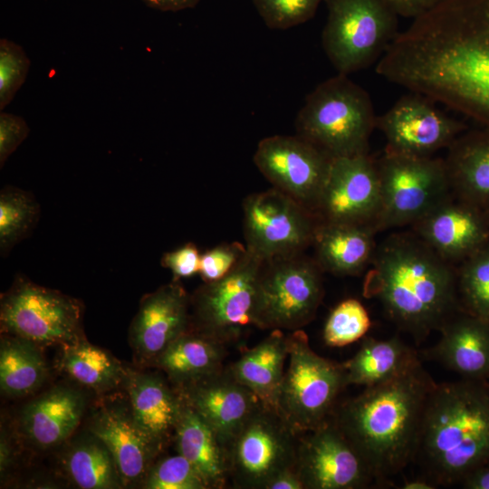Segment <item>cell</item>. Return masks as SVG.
<instances>
[{
	"label": "cell",
	"instance_id": "42",
	"mask_svg": "<svg viewBox=\"0 0 489 489\" xmlns=\"http://www.w3.org/2000/svg\"><path fill=\"white\" fill-rule=\"evenodd\" d=\"M201 254L193 243H187L176 250L165 253L161 265L173 273L174 280L191 277L199 273Z\"/></svg>",
	"mask_w": 489,
	"mask_h": 489
},
{
	"label": "cell",
	"instance_id": "41",
	"mask_svg": "<svg viewBox=\"0 0 489 489\" xmlns=\"http://www.w3.org/2000/svg\"><path fill=\"white\" fill-rule=\"evenodd\" d=\"M30 128L25 120L18 115L2 111L0 113V167L27 138Z\"/></svg>",
	"mask_w": 489,
	"mask_h": 489
},
{
	"label": "cell",
	"instance_id": "27",
	"mask_svg": "<svg viewBox=\"0 0 489 489\" xmlns=\"http://www.w3.org/2000/svg\"><path fill=\"white\" fill-rule=\"evenodd\" d=\"M174 438L178 454L199 473L207 488H225L230 480V454L216 431L185 401Z\"/></svg>",
	"mask_w": 489,
	"mask_h": 489
},
{
	"label": "cell",
	"instance_id": "15",
	"mask_svg": "<svg viewBox=\"0 0 489 489\" xmlns=\"http://www.w3.org/2000/svg\"><path fill=\"white\" fill-rule=\"evenodd\" d=\"M331 160L325 151L299 135L264 138L258 143L254 156L257 168L274 188L312 213Z\"/></svg>",
	"mask_w": 489,
	"mask_h": 489
},
{
	"label": "cell",
	"instance_id": "6",
	"mask_svg": "<svg viewBox=\"0 0 489 489\" xmlns=\"http://www.w3.org/2000/svg\"><path fill=\"white\" fill-rule=\"evenodd\" d=\"M289 364L278 390L275 409L299 434L329 421L348 386L342 363L317 354L302 329L287 335Z\"/></svg>",
	"mask_w": 489,
	"mask_h": 489
},
{
	"label": "cell",
	"instance_id": "11",
	"mask_svg": "<svg viewBox=\"0 0 489 489\" xmlns=\"http://www.w3.org/2000/svg\"><path fill=\"white\" fill-rule=\"evenodd\" d=\"M264 261L247 251L225 277L204 283L193 295L190 328L225 346L235 344L254 326L255 295Z\"/></svg>",
	"mask_w": 489,
	"mask_h": 489
},
{
	"label": "cell",
	"instance_id": "26",
	"mask_svg": "<svg viewBox=\"0 0 489 489\" xmlns=\"http://www.w3.org/2000/svg\"><path fill=\"white\" fill-rule=\"evenodd\" d=\"M85 398L77 389L58 386L30 401L23 409L21 424L26 436L43 447L65 441L78 427Z\"/></svg>",
	"mask_w": 489,
	"mask_h": 489
},
{
	"label": "cell",
	"instance_id": "24",
	"mask_svg": "<svg viewBox=\"0 0 489 489\" xmlns=\"http://www.w3.org/2000/svg\"><path fill=\"white\" fill-rule=\"evenodd\" d=\"M377 233L370 225L319 222L312 244L315 261L322 272L358 275L372 261Z\"/></svg>",
	"mask_w": 489,
	"mask_h": 489
},
{
	"label": "cell",
	"instance_id": "47",
	"mask_svg": "<svg viewBox=\"0 0 489 489\" xmlns=\"http://www.w3.org/2000/svg\"><path fill=\"white\" fill-rule=\"evenodd\" d=\"M12 462V450L11 446L8 443L5 432L1 433V444H0V471L1 475L7 472Z\"/></svg>",
	"mask_w": 489,
	"mask_h": 489
},
{
	"label": "cell",
	"instance_id": "36",
	"mask_svg": "<svg viewBox=\"0 0 489 489\" xmlns=\"http://www.w3.org/2000/svg\"><path fill=\"white\" fill-rule=\"evenodd\" d=\"M371 327L369 314L357 299L338 303L323 328V340L330 347H344L363 339Z\"/></svg>",
	"mask_w": 489,
	"mask_h": 489
},
{
	"label": "cell",
	"instance_id": "38",
	"mask_svg": "<svg viewBox=\"0 0 489 489\" xmlns=\"http://www.w3.org/2000/svg\"><path fill=\"white\" fill-rule=\"evenodd\" d=\"M31 61L21 45L0 40V110H3L24 83Z\"/></svg>",
	"mask_w": 489,
	"mask_h": 489
},
{
	"label": "cell",
	"instance_id": "33",
	"mask_svg": "<svg viewBox=\"0 0 489 489\" xmlns=\"http://www.w3.org/2000/svg\"><path fill=\"white\" fill-rule=\"evenodd\" d=\"M62 465L70 479L80 488L115 489L124 486L110 451L92 433L69 448Z\"/></svg>",
	"mask_w": 489,
	"mask_h": 489
},
{
	"label": "cell",
	"instance_id": "14",
	"mask_svg": "<svg viewBox=\"0 0 489 489\" xmlns=\"http://www.w3.org/2000/svg\"><path fill=\"white\" fill-rule=\"evenodd\" d=\"M295 468L304 489H361L378 485L369 464L331 418L301 434Z\"/></svg>",
	"mask_w": 489,
	"mask_h": 489
},
{
	"label": "cell",
	"instance_id": "4",
	"mask_svg": "<svg viewBox=\"0 0 489 489\" xmlns=\"http://www.w3.org/2000/svg\"><path fill=\"white\" fill-rule=\"evenodd\" d=\"M413 463L437 487L459 485L471 472L489 464V380L436 384Z\"/></svg>",
	"mask_w": 489,
	"mask_h": 489
},
{
	"label": "cell",
	"instance_id": "39",
	"mask_svg": "<svg viewBox=\"0 0 489 489\" xmlns=\"http://www.w3.org/2000/svg\"><path fill=\"white\" fill-rule=\"evenodd\" d=\"M264 24L284 30L310 20L325 0H252Z\"/></svg>",
	"mask_w": 489,
	"mask_h": 489
},
{
	"label": "cell",
	"instance_id": "49",
	"mask_svg": "<svg viewBox=\"0 0 489 489\" xmlns=\"http://www.w3.org/2000/svg\"><path fill=\"white\" fill-rule=\"evenodd\" d=\"M485 215H486V218H487V223H488V227H489V206L486 208L485 210Z\"/></svg>",
	"mask_w": 489,
	"mask_h": 489
},
{
	"label": "cell",
	"instance_id": "34",
	"mask_svg": "<svg viewBox=\"0 0 489 489\" xmlns=\"http://www.w3.org/2000/svg\"><path fill=\"white\" fill-rule=\"evenodd\" d=\"M40 215L34 196L14 186L0 191V253L6 256L34 229Z\"/></svg>",
	"mask_w": 489,
	"mask_h": 489
},
{
	"label": "cell",
	"instance_id": "37",
	"mask_svg": "<svg viewBox=\"0 0 489 489\" xmlns=\"http://www.w3.org/2000/svg\"><path fill=\"white\" fill-rule=\"evenodd\" d=\"M143 485L147 489H208L197 469L178 453L153 464Z\"/></svg>",
	"mask_w": 489,
	"mask_h": 489
},
{
	"label": "cell",
	"instance_id": "21",
	"mask_svg": "<svg viewBox=\"0 0 489 489\" xmlns=\"http://www.w3.org/2000/svg\"><path fill=\"white\" fill-rule=\"evenodd\" d=\"M90 430L110 451L124 486L144 482L161 446L138 424L129 402L102 405Z\"/></svg>",
	"mask_w": 489,
	"mask_h": 489
},
{
	"label": "cell",
	"instance_id": "9",
	"mask_svg": "<svg viewBox=\"0 0 489 489\" xmlns=\"http://www.w3.org/2000/svg\"><path fill=\"white\" fill-rule=\"evenodd\" d=\"M315 260L299 254L264 262L259 275L254 326L301 330L315 317L324 288Z\"/></svg>",
	"mask_w": 489,
	"mask_h": 489
},
{
	"label": "cell",
	"instance_id": "43",
	"mask_svg": "<svg viewBox=\"0 0 489 489\" xmlns=\"http://www.w3.org/2000/svg\"><path fill=\"white\" fill-rule=\"evenodd\" d=\"M398 16L415 19L439 0H385Z\"/></svg>",
	"mask_w": 489,
	"mask_h": 489
},
{
	"label": "cell",
	"instance_id": "1",
	"mask_svg": "<svg viewBox=\"0 0 489 489\" xmlns=\"http://www.w3.org/2000/svg\"><path fill=\"white\" fill-rule=\"evenodd\" d=\"M376 72L489 128V0H439L397 34Z\"/></svg>",
	"mask_w": 489,
	"mask_h": 489
},
{
	"label": "cell",
	"instance_id": "17",
	"mask_svg": "<svg viewBox=\"0 0 489 489\" xmlns=\"http://www.w3.org/2000/svg\"><path fill=\"white\" fill-rule=\"evenodd\" d=\"M435 103L411 92L378 117L376 127L386 138V150L428 157L440 149L448 148L466 130L464 122L443 113Z\"/></svg>",
	"mask_w": 489,
	"mask_h": 489
},
{
	"label": "cell",
	"instance_id": "44",
	"mask_svg": "<svg viewBox=\"0 0 489 489\" xmlns=\"http://www.w3.org/2000/svg\"><path fill=\"white\" fill-rule=\"evenodd\" d=\"M264 489H304L295 467L285 469L274 475Z\"/></svg>",
	"mask_w": 489,
	"mask_h": 489
},
{
	"label": "cell",
	"instance_id": "35",
	"mask_svg": "<svg viewBox=\"0 0 489 489\" xmlns=\"http://www.w3.org/2000/svg\"><path fill=\"white\" fill-rule=\"evenodd\" d=\"M460 309L489 319V243L456 265Z\"/></svg>",
	"mask_w": 489,
	"mask_h": 489
},
{
	"label": "cell",
	"instance_id": "10",
	"mask_svg": "<svg viewBox=\"0 0 489 489\" xmlns=\"http://www.w3.org/2000/svg\"><path fill=\"white\" fill-rule=\"evenodd\" d=\"M82 317V307L77 299L21 275L1 297L2 332L38 346H62L81 339Z\"/></svg>",
	"mask_w": 489,
	"mask_h": 489
},
{
	"label": "cell",
	"instance_id": "2",
	"mask_svg": "<svg viewBox=\"0 0 489 489\" xmlns=\"http://www.w3.org/2000/svg\"><path fill=\"white\" fill-rule=\"evenodd\" d=\"M363 294L377 300L396 327L419 345L457 312L456 265L415 233H394L377 245Z\"/></svg>",
	"mask_w": 489,
	"mask_h": 489
},
{
	"label": "cell",
	"instance_id": "30",
	"mask_svg": "<svg viewBox=\"0 0 489 489\" xmlns=\"http://www.w3.org/2000/svg\"><path fill=\"white\" fill-rule=\"evenodd\" d=\"M287 358V335L283 334L282 330H272L266 338L254 347L245 350L239 359L227 368L231 374L250 388L264 405L275 409Z\"/></svg>",
	"mask_w": 489,
	"mask_h": 489
},
{
	"label": "cell",
	"instance_id": "31",
	"mask_svg": "<svg viewBox=\"0 0 489 489\" xmlns=\"http://www.w3.org/2000/svg\"><path fill=\"white\" fill-rule=\"evenodd\" d=\"M39 346L25 339L6 334L0 344V387L10 397L26 396L44 382L47 365Z\"/></svg>",
	"mask_w": 489,
	"mask_h": 489
},
{
	"label": "cell",
	"instance_id": "13",
	"mask_svg": "<svg viewBox=\"0 0 489 489\" xmlns=\"http://www.w3.org/2000/svg\"><path fill=\"white\" fill-rule=\"evenodd\" d=\"M243 209L246 249L264 262L301 254L312 244L320 222L276 188L248 196Z\"/></svg>",
	"mask_w": 489,
	"mask_h": 489
},
{
	"label": "cell",
	"instance_id": "25",
	"mask_svg": "<svg viewBox=\"0 0 489 489\" xmlns=\"http://www.w3.org/2000/svg\"><path fill=\"white\" fill-rule=\"evenodd\" d=\"M453 196L483 210L489 206V128L465 130L444 158Z\"/></svg>",
	"mask_w": 489,
	"mask_h": 489
},
{
	"label": "cell",
	"instance_id": "5",
	"mask_svg": "<svg viewBox=\"0 0 489 489\" xmlns=\"http://www.w3.org/2000/svg\"><path fill=\"white\" fill-rule=\"evenodd\" d=\"M376 120L368 92L338 73L306 97L295 127L297 135L338 158L369 153Z\"/></svg>",
	"mask_w": 489,
	"mask_h": 489
},
{
	"label": "cell",
	"instance_id": "16",
	"mask_svg": "<svg viewBox=\"0 0 489 489\" xmlns=\"http://www.w3.org/2000/svg\"><path fill=\"white\" fill-rule=\"evenodd\" d=\"M379 208L377 161L369 153L332 158L314 212L319 221L374 226Z\"/></svg>",
	"mask_w": 489,
	"mask_h": 489
},
{
	"label": "cell",
	"instance_id": "12",
	"mask_svg": "<svg viewBox=\"0 0 489 489\" xmlns=\"http://www.w3.org/2000/svg\"><path fill=\"white\" fill-rule=\"evenodd\" d=\"M300 436L273 408L262 403L230 447L235 487L264 489L278 473L295 467Z\"/></svg>",
	"mask_w": 489,
	"mask_h": 489
},
{
	"label": "cell",
	"instance_id": "32",
	"mask_svg": "<svg viewBox=\"0 0 489 489\" xmlns=\"http://www.w3.org/2000/svg\"><path fill=\"white\" fill-rule=\"evenodd\" d=\"M61 369L78 383L96 392H106L123 384L126 369L106 350L83 337L62 346Z\"/></svg>",
	"mask_w": 489,
	"mask_h": 489
},
{
	"label": "cell",
	"instance_id": "23",
	"mask_svg": "<svg viewBox=\"0 0 489 489\" xmlns=\"http://www.w3.org/2000/svg\"><path fill=\"white\" fill-rule=\"evenodd\" d=\"M169 383L160 375L129 369L123 380L134 418L161 446L174 435L184 404L177 390Z\"/></svg>",
	"mask_w": 489,
	"mask_h": 489
},
{
	"label": "cell",
	"instance_id": "20",
	"mask_svg": "<svg viewBox=\"0 0 489 489\" xmlns=\"http://www.w3.org/2000/svg\"><path fill=\"white\" fill-rule=\"evenodd\" d=\"M175 388L183 400L216 431L229 454L233 440L263 403L231 374L228 368Z\"/></svg>",
	"mask_w": 489,
	"mask_h": 489
},
{
	"label": "cell",
	"instance_id": "45",
	"mask_svg": "<svg viewBox=\"0 0 489 489\" xmlns=\"http://www.w3.org/2000/svg\"><path fill=\"white\" fill-rule=\"evenodd\" d=\"M459 485L465 489H489V464L471 472Z\"/></svg>",
	"mask_w": 489,
	"mask_h": 489
},
{
	"label": "cell",
	"instance_id": "29",
	"mask_svg": "<svg viewBox=\"0 0 489 489\" xmlns=\"http://www.w3.org/2000/svg\"><path fill=\"white\" fill-rule=\"evenodd\" d=\"M360 349L342 362L347 385L364 388L387 382L420 360L419 352L398 336L364 337Z\"/></svg>",
	"mask_w": 489,
	"mask_h": 489
},
{
	"label": "cell",
	"instance_id": "8",
	"mask_svg": "<svg viewBox=\"0 0 489 489\" xmlns=\"http://www.w3.org/2000/svg\"><path fill=\"white\" fill-rule=\"evenodd\" d=\"M376 161L380 186L377 232L411 226L452 194L444 158L385 149Z\"/></svg>",
	"mask_w": 489,
	"mask_h": 489
},
{
	"label": "cell",
	"instance_id": "40",
	"mask_svg": "<svg viewBox=\"0 0 489 489\" xmlns=\"http://www.w3.org/2000/svg\"><path fill=\"white\" fill-rule=\"evenodd\" d=\"M246 253V246L237 242L219 244L201 254L198 273L204 283L217 281L228 274Z\"/></svg>",
	"mask_w": 489,
	"mask_h": 489
},
{
	"label": "cell",
	"instance_id": "48",
	"mask_svg": "<svg viewBox=\"0 0 489 489\" xmlns=\"http://www.w3.org/2000/svg\"><path fill=\"white\" fill-rule=\"evenodd\" d=\"M400 488L402 489H436L437 486L427 477L421 475L420 476L404 479Z\"/></svg>",
	"mask_w": 489,
	"mask_h": 489
},
{
	"label": "cell",
	"instance_id": "7",
	"mask_svg": "<svg viewBox=\"0 0 489 489\" xmlns=\"http://www.w3.org/2000/svg\"><path fill=\"white\" fill-rule=\"evenodd\" d=\"M322 46L338 73L348 75L380 59L398 34V14L385 0H325Z\"/></svg>",
	"mask_w": 489,
	"mask_h": 489
},
{
	"label": "cell",
	"instance_id": "3",
	"mask_svg": "<svg viewBox=\"0 0 489 489\" xmlns=\"http://www.w3.org/2000/svg\"><path fill=\"white\" fill-rule=\"evenodd\" d=\"M436 384L418 360L398 377L337 405L332 421L369 464L378 485L391 484L414 462Z\"/></svg>",
	"mask_w": 489,
	"mask_h": 489
},
{
	"label": "cell",
	"instance_id": "18",
	"mask_svg": "<svg viewBox=\"0 0 489 489\" xmlns=\"http://www.w3.org/2000/svg\"><path fill=\"white\" fill-rule=\"evenodd\" d=\"M411 227L431 249L455 265L489 243L485 211L453 194Z\"/></svg>",
	"mask_w": 489,
	"mask_h": 489
},
{
	"label": "cell",
	"instance_id": "28",
	"mask_svg": "<svg viewBox=\"0 0 489 489\" xmlns=\"http://www.w3.org/2000/svg\"><path fill=\"white\" fill-rule=\"evenodd\" d=\"M227 346L189 329L176 339L152 363L179 388L222 370Z\"/></svg>",
	"mask_w": 489,
	"mask_h": 489
},
{
	"label": "cell",
	"instance_id": "22",
	"mask_svg": "<svg viewBox=\"0 0 489 489\" xmlns=\"http://www.w3.org/2000/svg\"><path fill=\"white\" fill-rule=\"evenodd\" d=\"M436 343L420 352L460 379L489 380V319L462 310L438 331Z\"/></svg>",
	"mask_w": 489,
	"mask_h": 489
},
{
	"label": "cell",
	"instance_id": "19",
	"mask_svg": "<svg viewBox=\"0 0 489 489\" xmlns=\"http://www.w3.org/2000/svg\"><path fill=\"white\" fill-rule=\"evenodd\" d=\"M191 295L172 280L140 301L129 331L130 345L144 363L154 360L190 328Z\"/></svg>",
	"mask_w": 489,
	"mask_h": 489
},
{
	"label": "cell",
	"instance_id": "46",
	"mask_svg": "<svg viewBox=\"0 0 489 489\" xmlns=\"http://www.w3.org/2000/svg\"><path fill=\"white\" fill-rule=\"evenodd\" d=\"M147 6L162 12H177L195 7L200 0H141Z\"/></svg>",
	"mask_w": 489,
	"mask_h": 489
}]
</instances>
